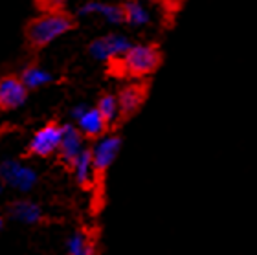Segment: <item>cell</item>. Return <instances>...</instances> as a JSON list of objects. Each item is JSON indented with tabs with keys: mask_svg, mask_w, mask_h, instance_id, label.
Here are the masks:
<instances>
[{
	"mask_svg": "<svg viewBox=\"0 0 257 255\" xmlns=\"http://www.w3.org/2000/svg\"><path fill=\"white\" fill-rule=\"evenodd\" d=\"M70 28H72V22L68 17L59 11H48L30 22L26 32L28 43L32 44L33 48H44L46 44L68 32Z\"/></svg>",
	"mask_w": 257,
	"mask_h": 255,
	"instance_id": "1",
	"label": "cell"
},
{
	"mask_svg": "<svg viewBox=\"0 0 257 255\" xmlns=\"http://www.w3.org/2000/svg\"><path fill=\"white\" fill-rule=\"evenodd\" d=\"M114 64H118L119 72L125 75L145 77V75H151L158 68L160 52L151 44H136V46L131 44V48L118 61H114Z\"/></svg>",
	"mask_w": 257,
	"mask_h": 255,
	"instance_id": "2",
	"label": "cell"
},
{
	"mask_svg": "<svg viewBox=\"0 0 257 255\" xmlns=\"http://www.w3.org/2000/svg\"><path fill=\"white\" fill-rule=\"evenodd\" d=\"M61 138H63V127H59L57 123H48L35 133L28 153L32 156H50L55 151H59Z\"/></svg>",
	"mask_w": 257,
	"mask_h": 255,
	"instance_id": "3",
	"label": "cell"
},
{
	"mask_svg": "<svg viewBox=\"0 0 257 255\" xmlns=\"http://www.w3.org/2000/svg\"><path fill=\"white\" fill-rule=\"evenodd\" d=\"M121 147V140L118 136H103L96 144V147L90 151L92 154V164H94V171L96 175H101L110 167Z\"/></svg>",
	"mask_w": 257,
	"mask_h": 255,
	"instance_id": "4",
	"label": "cell"
},
{
	"mask_svg": "<svg viewBox=\"0 0 257 255\" xmlns=\"http://www.w3.org/2000/svg\"><path fill=\"white\" fill-rule=\"evenodd\" d=\"M28 96V86L21 77L8 75L0 79V110H13L21 106Z\"/></svg>",
	"mask_w": 257,
	"mask_h": 255,
	"instance_id": "5",
	"label": "cell"
},
{
	"mask_svg": "<svg viewBox=\"0 0 257 255\" xmlns=\"http://www.w3.org/2000/svg\"><path fill=\"white\" fill-rule=\"evenodd\" d=\"M131 48V43L121 35H108V37L97 39L96 43H92L90 52L92 55L99 61H108L114 63Z\"/></svg>",
	"mask_w": 257,
	"mask_h": 255,
	"instance_id": "6",
	"label": "cell"
},
{
	"mask_svg": "<svg viewBox=\"0 0 257 255\" xmlns=\"http://www.w3.org/2000/svg\"><path fill=\"white\" fill-rule=\"evenodd\" d=\"M75 117H77V129L79 133L86 138H97L105 134L108 123L107 119L101 116V112L94 108H79L75 110Z\"/></svg>",
	"mask_w": 257,
	"mask_h": 255,
	"instance_id": "7",
	"label": "cell"
},
{
	"mask_svg": "<svg viewBox=\"0 0 257 255\" xmlns=\"http://www.w3.org/2000/svg\"><path fill=\"white\" fill-rule=\"evenodd\" d=\"M83 138H85V136L79 133V129L63 127V138H61L59 154L64 162L72 164V162L85 151V147H83Z\"/></svg>",
	"mask_w": 257,
	"mask_h": 255,
	"instance_id": "8",
	"label": "cell"
},
{
	"mask_svg": "<svg viewBox=\"0 0 257 255\" xmlns=\"http://www.w3.org/2000/svg\"><path fill=\"white\" fill-rule=\"evenodd\" d=\"M119 114L121 116H131L138 110L145 99V88L142 85H127L118 96Z\"/></svg>",
	"mask_w": 257,
	"mask_h": 255,
	"instance_id": "9",
	"label": "cell"
},
{
	"mask_svg": "<svg viewBox=\"0 0 257 255\" xmlns=\"http://www.w3.org/2000/svg\"><path fill=\"white\" fill-rule=\"evenodd\" d=\"M70 165H72V171H74L75 180L79 182L81 186H90L92 180H94V176H96L94 164H92L90 151L85 149Z\"/></svg>",
	"mask_w": 257,
	"mask_h": 255,
	"instance_id": "10",
	"label": "cell"
},
{
	"mask_svg": "<svg viewBox=\"0 0 257 255\" xmlns=\"http://www.w3.org/2000/svg\"><path fill=\"white\" fill-rule=\"evenodd\" d=\"M81 13L83 15H99L107 22H112V24L123 22V10L121 8L110 4H101V2H88L86 6H83Z\"/></svg>",
	"mask_w": 257,
	"mask_h": 255,
	"instance_id": "11",
	"label": "cell"
},
{
	"mask_svg": "<svg viewBox=\"0 0 257 255\" xmlns=\"http://www.w3.org/2000/svg\"><path fill=\"white\" fill-rule=\"evenodd\" d=\"M121 10H123V21H127L133 26H144L149 22V11L138 0H128Z\"/></svg>",
	"mask_w": 257,
	"mask_h": 255,
	"instance_id": "12",
	"label": "cell"
},
{
	"mask_svg": "<svg viewBox=\"0 0 257 255\" xmlns=\"http://www.w3.org/2000/svg\"><path fill=\"white\" fill-rule=\"evenodd\" d=\"M96 108L101 112V116L107 119L108 125H110V123H112L118 116H121V114H119L118 97L112 96V94H105V96L99 97V101H97Z\"/></svg>",
	"mask_w": 257,
	"mask_h": 255,
	"instance_id": "13",
	"label": "cell"
},
{
	"mask_svg": "<svg viewBox=\"0 0 257 255\" xmlns=\"http://www.w3.org/2000/svg\"><path fill=\"white\" fill-rule=\"evenodd\" d=\"M22 83L28 86V88H37V86L44 85L50 81V75L44 72V70L37 68V66H30V68L22 74Z\"/></svg>",
	"mask_w": 257,
	"mask_h": 255,
	"instance_id": "14",
	"label": "cell"
},
{
	"mask_svg": "<svg viewBox=\"0 0 257 255\" xmlns=\"http://www.w3.org/2000/svg\"><path fill=\"white\" fill-rule=\"evenodd\" d=\"M68 255H94L92 242L86 239L85 235H75V237H72V240H70Z\"/></svg>",
	"mask_w": 257,
	"mask_h": 255,
	"instance_id": "15",
	"label": "cell"
},
{
	"mask_svg": "<svg viewBox=\"0 0 257 255\" xmlns=\"http://www.w3.org/2000/svg\"><path fill=\"white\" fill-rule=\"evenodd\" d=\"M46 2H50L52 6H59L61 2H63V0H46Z\"/></svg>",
	"mask_w": 257,
	"mask_h": 255,
	"instance_id": "16",
	"label": "cell"
}]
</instances>
